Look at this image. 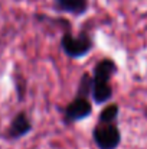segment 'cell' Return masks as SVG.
<instances>
[{
  "mask_svg": "<svg viewBox=\"0 0 147 149\" xmlns=\"http://www.w3.org/2000/svg\"><path fill=\"white\" fill-rule=\"evenodd\" d=\"M118 72V64L115 59L110 56H102L98 59L95 65L92 67V91L91 99L92 103L97 106H102L110 103L114 97L112 88V77Z\"/></svg>",
  "mask_w": 147,
  "mask_h": 149,
  "instance_id": "cell-1",
  "label": "cell"
},
{
  "mask_svg": "<svg viewBox=\"0 0 147 149\" xmlns=\"http://www.w3.org/2000/svg\"><path fill=\"white\" fill-rule=\"evenodd\" d=\"M59 47L69 59H82L95 48V38L88 29H81L79 33L75 35L71 28L62 32Z\"/></svg>",
  "mask_w": 147,
  "mask_h": 149,
  "instance_id": "cell-2",
  "label": "cell"
},
{
  "mask_svg": "<svg viewBox=\"0 0 147 149\" xmlns=\"http://www.w3.org/2000/svg\"><path fill=\"white\" fill-rule=\"evenodd\" d=\"M91 138L97 149H118L123 142L118 120H98L95 122Z\"/></svg>",
  "mask_w": 147,
  "mask_h": 149,
  "instance_id": "cell-3",
  "label": "cell"
},
{
  "mask_svg": "<svg viewBox=\"0 0 147 149\" xmlns=\"http://www.w3.org/2000/svg\"><path fill=\"white\" fill-rule=\"evenodd\" d=\"M91 100V96H85L75 91V96L71 99V101H68L61 109L62 123L65 126H74L75 123L88 119L94 110V103Z\"/></svg>",
  "mask_w": 147,
  "mask_h": 149,
  "instance_id": "cell-4",
  "label": "cell"
},
{
  "mask_svg": "<svg viewBox=\"0 0 147 149\" xmlns=\"http://www.w3.org/2000/svg\"><path fill=\"white\" fill-rule=\"evenodd\" d=\"M32 130H33V122L30 116L25 110H20L12 117L3 136L9 141H19L28 136Z\"/></svg>",
  "mask_w": 147,
  "mask_h": 149,
  "instance_id": "cell-5",
  "label": "cell"
},
{
  "mask_svg": "<svg viewBox=\"0 0 147 149\" xmlns=\"http://www.w3.org/2000/svg\"><path fill=\"white\" fill-rule=\"evenodd\" d=\"M53 9L59 13H66L81 17L90 10V0H52Z\"/></svg>",
  "mask_w": 147,
  "mask_h": 149,
  "instance_id": "cell-6",
  "label": "cell"
},
{
  "mask_svg": "<svg viewBox=\"0 0 147 149\" xmlns=\"http://www.w3.org/2000/svg\"><path fill=\"white\" fill-rule=\"evenodd\" d=\"M144 16H147V13H146V15H144Z\"/></svg>",
  "mask_w": 147,
  "mask_h": 149,
  "instance_id": "cell-7",
  "label": "cell"
},
{
  "mask_svg": "<svg viewBox=\"0 0 147 149\" xmlns=\"http://www.w3.org/2000/svg\"><path fill=\"white\" fill-rule=\"evenodd\" d=\"M0 138H1V135H0Z\"/></svg>",
  "mask_w": 147,
  "mask_h": 149,
  "instance_id": "cell-8",
  "label": "cell"
}]
</instances>
